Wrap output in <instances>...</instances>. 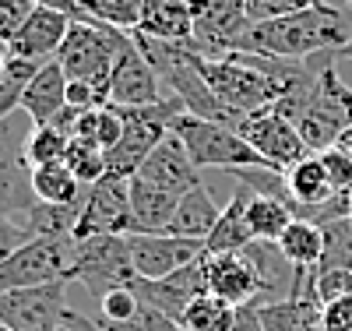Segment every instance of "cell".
Returning <instances> with one entry per match:
<instances>
[{"label":"cell","mask_w":352,"mask_h":331,"mask_svg":"<svg viewBox=\"0 0 352 331\" xmlns=\"http://www.w3.org/2000/svg\"><path fill=\"white\" fill-rule=\"evenodd\" d=\"M208 268V292L226 299L229 307L243 303H264V275L257 261L247 250H229V254H204Z\"/></svg>","instance_id":"cell-14"},{"label":"cell","mask_w":352,"mask_h":331,"mask_svg":"<svg viewBox=\"0 0 352 331\" xmlns=\"http://www.w3.org/2000/svg\"><path fill=\"white\" fill-rule=\"evenodd\" d=\"M124 32L99 21H71V32L56 53V64L64 67L67 81H88L99 92L102 106H109V74L113 56L120 46Z\"/></svg>","instance_id":"cell-5"},{"label":"cell","mask_w":352,"mask_h":331,"mask_svg":"<svg viewBox=\"0 0 352 331\" xmlns=\"http://www.w3.org/2000/svg\"><path fill=\"white\" fill-rule=\"evenodd\" d=\"M131 212H134V233H166V226L176 215V204L184 194L166 191L159 184H148L141 176H131Z\"/></svg>","instance_id":"cell-22"},{"label":"cell","mask_w":352,"mask_h":331,"mask_svg":"<svg viewBox=\"0 0 352 331\" xmlns=\"http://www.w3.org/2000/svg\"><path fill=\"white\" fill-rule=\"evenodd\" d=\"M162 99V81L148 56L141 53L131 32H124L120 46L113 56V74H109V106H152Z\"/></svg>","instance_id":"cell-12"},{"label":"cell","mask_w":352,"mask_h":331,"mask_svg":"<svg viewBox=\"0 0 352 331\" xmlns=\"http://www.w3.org/2000/svg\"><path fill=\"white\" fill-rule=\"evenodd\" d=\"M307 296H314L320 307L352 296V272H349V268H335V264L314 268V272L307 275Z\"/></svg>","instance_id":"cell-34"},{"label":"cell","mask_w":352,"mask_h":331,"mask_svg":"<svg viewBox=\"0 0 352 331\" xmlns=\"http://www.w3.org/2000/svg\"><path fill=\"white\" fill-rule=\"evenodd\" d=\"M32 233L25 229V222L11 219V215H0V261L11 257L14 250H21L25 244H32Z\"/></svg>","instance_id":"cell-42"},{"label":"cell","mask_w":352,"mask_h":331,"mask_svg":"<svg viewBox=\"0 0 352 331\" xmlns=\"http://www.w3.org/2000/svg\"><path fill=\"white\" fill-rule=\"evenodd\" d=\"M314 4L317 0H247V18L250 21H272V18H282V14L307 11Z\"/></svg>","instance_id":"cell-41"},{"label":"cell","mask_w":352,"mask_h":331,"mask_svg":"<svg viewBox=\"0 0 352 331\" xmlns=\"http://www.w3.org/2000/svg\"><path fill=\"white\" fill-rule=\"evenodd\" d=\"M257 307L264 331H320V303L314 296H285Z\"/></svg>","instance_id":"cell-25"},{"label":"cell","mask_w":352,"mask_h":331,"mask_svg":"<svg viewBox=\"0 0 352 331\" xmlns=\"http://www.w3.org/2000/svg\"><path fill=\"white\" fill-rule=\"evenodd\" d=\"M219 215H222V208L215 204L212 191L201 184V187H194V191H187V194L180 197V204H176V215H173V222L166 226V233H169V236H184V239H201V244H204V239L212 236Z\"/></svg>","instance_id":"cell-23"},{"label":"cell","mask_w":352,"mask_h":331,"mask_svg":"<svg viewBox=\"0 0 352 331\" xmlns=\"http://www.w3.org/2000/svg\"><path fill=\"white\" fill-rule=\"evenodd\" d=\"M141 180H148V184H159L166 191H176V194H187L194 187H201V169L194 166V159L187 156L184 141L176 138L173 131L155 145V152L144 159V166L138 169Z\"/></svg>","instance_id":"cell-18"},{"label":"cell","mask_w":352,"mask_h":331,"mask_svg":"<svg viewBox=\"0 0 352 331\" xmlns=\"http://www.w3.org/2000/svg\"><path fill=\"white\" fill-rule=\"evenodd\" d=\"M335 64L338 60H331V64L320 71L310 99L303 103L296 120H292L314 156L324 152V148H335L338 138L352 127V85L342 81Z\"/></svg>","instance_id":"cell-3"},{"label":"cell","mask_w":352,"mask_h":331,"mask_svg":"<svg viewBox=\"0 0 352 331\" xmlns=\"http://www.w3.org/2000/svg\"><path fill=\"white\" fill-rule=\"evenodd\" d=\"M71 138L88 141V145H99L102 152H109V148L124 138V120H120V113H116V106L85 109V113L78 116V124H74Z\"/></svg>","instance_id":"cell-30"},{"label":"cell","mask_w":352,"mask_h":331,"mask_svg":"<svg viewBox=\"0 0 352 331\" xmlns=\"http://www.w3.org/2000/svg\"><path fill=\"white\" fill-rule=\"evenodd\" d=\"M247 219H250V233L261 244H278L282 233L289 229L292 222V208L282 201V197H272V194H250V208H247Z\"/></svg>","instance_id":"cell-29"},{"label":"cell","mask_w":352,"mask_h":331,"mask_svg":"<svg viewBox=\"0 0 352 331\" xmlns=\"http://www.w3.org/2000/svg\"><path fill=\"white\" fill-rule=\"evenodd\" d=\"M320 229H324V261L320 264H335V268H349L352 272V222L335 219Z\"/></svg>","instance_id":"cell-36"},{"label":"cell","mask_w":352,"mask_h":331,"mask_svg":"<svg viewBox=\"0 0 352 331\" xmlns=\"http://www.w3.org/2000/svg\"><path fill=\"white\" fill-rule=\"evenodd\" d=\"M349 39H352V8L317 0L307 11L282 14L272 21H254L240 53L307 60L317 53H338Z\"/></svg>","instance_id":"cell-1"},{"label":"cell","mask_w":352,"mask_h":331,"mask_svg":"<svg viewBox=\"0 0 352 331\" xmlns=\"http://www.w3.org/2000/svg\"><path fill=\"white\" fill-rule=\"evenodd\" d=\"M60 331H71V328H67V324H64V328H60Z\"/></svg>","instance_id":"cell-52"},{"label":"cell","mask_w":352,"mask_h":331,"mask_svg":"<svg viewBox=\"0 0 352 331\" xmlns=\"http://www.w3.org/2000/svg\"><path fill=\"white\" fill-rule=\"evenodd\" d=\"M278 250L292 268L314 272V268H320V261H324V229L317 222H307V219H292L289 229L278 239Z\"/></svg>","instance_id":"cell-26"},{"label":"cell","mask_w":352,"mask_h":331,"mask_svg":"<svg viewBox=\"0 0 352 331\" xmlns=\"http://www.w3.org/2000/svg\"><path fill=\"white\" fill-rule=\"evenodd\" d=\"M131 289H134V296L141 299V303H148V307L162 310L166 317L180 321L184 310L194 303V299L208 292V268H204V254L197 261H190L187 268H180V272H173L169 279H159V282L134 279Z\"/></svg>","instance_id":"cell-15"},{"label":"cell","mask_w":352,"mask_h":331,"mask_svg":"<svg viewBox=\"0 0 352 331\" xmlns=\"http://www.w3.org/2000/svg\"><path fill=\"white\" fill-rule=\"evenodd\" d=\"M320 331H352V296L320 307Z\"/></svg>","instance_id":"cell-43"},{"label":"cell","mask_w":352,"mask_h":331,"mask_svg":"<svg viewBox=\"0 0 352 331\" xmlns=\"http://www.w3.org/2000/svg\"><path fill=\"white\" fill-rule=\"evenodd\" d=\"M67 32H71V18L67 14L50 11V8H36L32 18L18 28V36L4 50L11 56L32 60V64H50V60H56V53H60Z\"/></svg>","instance_id":"cell-17"},{"label":"cell","mask_w":352,"mask_h":331,"mask_svg":"<svg viewBox=\"0 0 352 331\" xmlns=\"http://www.w3.org/2000/svg\"><path fill=\"white\" fill-rule=\"evenodd\" d=\"M81 204H46V201H36V208L21 222H25V229L32 233L36 239L39 236L43 239H74Z\"/></svg>","instance_id":"cell-28"},{"label":"cell","mask_w":352,"mask_h":331,"mask_svg":"<svg viewBox=\"0 0 352 331\" xmlns=\"http://www.w3.org/2000/svg\"><path fill=\"white\" fill-rule=\"evenodd\" d=\"M134 261L127 250V236H92L74 239V257L67 282H78L96 299L113 289H131L134 282Z\"/></svg>","instance_id":"cell-6"},{"label":"cell","mask_w":352,"mask_h":331,"mask_svg":"<svg viewBox=\"0 0 352 331\" xmlns=\"http://www.w3.org/2000/svg\"><path fill=\"white\" fill-rule=\"evenodd\" d=\"M173 134L184 141L187 156L194 159L197 169H268L264 159L247 145V138L236 127L212 124L194 113H180L173 120Z\"/></svg>","instance_id":"cell-4"},{"label":"cell","mask_w":352,"mask_h":331,"mask_svg":"<svg viewBox=\"0 0 352 331\" xmlns=\"http://www.w3.org/2000/svg\"><path fill=\"white\" fill-rule=\"evenodd\" d=\"M338 148H342V152H345V156L352 159V127H349V131H345V134L338 138Z\"/></svg>","instance_id":"cell-47"},{"label":"cell","mask_w":352,"mask_h":331,"mask_svg":"<svg viewBox=\"0 0 352 331\" xmlns=\"http://www.w3.org/2000/svg\"><path fill=\"white\" fill-rule=\"evenodd\" d=\"M201 74L215 92V99L243 120L278 103V81L272 78L261 53L201 56Z\"/></svg>","instance_id":"cell-2"},{"label":"cell","mask_w":352,"mask_h":331,"mask_svg":"<svg viewBox=\"0 0 352 331\" xmlns=\"http://www.w3.org/2000/svg\"><path fill=\"white\" fill-rule=\"evenodd\" d=\"M36 4L39 8H50V11H60L71 21H88V14L81 11V0H36Z\"/></svg>","instance_id":"cell-45"},{"label":"cell","mask_w":352,"mask_h":331,"mask_svg":"<svg viewBox=\"0 0 352 331\" xmlns=\"http://www.w3.org/2000/svg\"><path fill=\"white\" fill-rule=\"evenodd\" d=\"M67 310V282L0 292V324L8 331H60Z\"/></svg>","instance_id":"cell-9"},{"label":"cell","mask_w":352,"mask_h":331,"mask_svg":"<svg viewBox=\"0 0 352 331\" xmlns=\"http://www.w3.org/2000/svg\"><path fill=\"white\" fill-rule=\"evenodd\" d=\"M127 250L134 261V275L138 279H169L173 272L187 268L204 254L201 239H184V236H169V233H131L127 236Z\"/></svg>","instance_id":"cell-13"},{"label":"cell","mask_w":352,"mask_h":331,"mask_svg":"<svg viewBox=\"0 0 352 331\" xmlns=\"http://www.w3.org/2000/svg\"><path fill=\"white\" fill-rule=\"evenodd\" d=\"M4 127H8V124H0V131H4Z\"/></svg>","instance_id":"cell-54"},{"label":"cell","mask_w":352,"mask_h":331,"mask_svg":"<svg viewBox=\"0 0 352 331\" xmlns=\"http://www.w3.org/2000/svg\"><path fill=\"white\" fill-rule=\"evenodd\" d=\"M345 219H349V222H352V194H349V215H345Z\"/></svg>","instance_id":"cell-50"},{"label":"cell","mask_w":352,"mask_h":331,"mask_svg":"<svg viewBox=\"0 0 352 331\" xmlns=\"http://www.w3.org/2000/svg\"><path fill=\"white\" fill-rule=\"evenodd\" d=\"M4 67H8V50H0V81H4Z\"/></svg>","instance_id":"cell-49"},{"label":"cell","mask_w":352,"mask_h":331,"mask_svg":"<svg viewBox=\"0 0 352 331\" xmlns=\"http://www.w3.org/2000/svg\"><path fill=\"white\" fill-rule=\"evenodd\" d=\"M134 233V212H131V184L127 180H99L88 187L74 239H92V236H131Z\"/></svg>","instance_id":"cell-11"},{"label":"cell","mask_w":352,"mask_h":331,"mask_svg":"<svg viewBox=\"0 0 352 331\" xmlns=\"http://www.w3.org/2000/svg\"><path fill=\"white\" fill-rule=\"evenodd\" d=\"M74 257V239H32L11 257L0 261V292L32 289L46 282H67Z\"/></svg>","instance_id":"cell-7"},{"label":"cell","mask_w":352,"mask_h":331,"mask_svg":"<svg viewBox=\"0 0 352 331\" xmlns=\"http://www.w3.org/2000/svg\"><path fill=\"white\" fill-rule=\"evenodd\" d=\"M285 187H289V208L292 212H300V208H320L331 197H338L317 156H307L292 169H285Z\"/></svg>","instance_id":"cell-24"},{"label":"cell","mask_w":352,"mask_h":331,"mask_svg":"<svg viewBox=\"0 0 352 331\" xmlns=\"http://www.w3.org/2000/svg\"><path fill=\"white\" fill-rule=\"evenodd\" d=\"M36 8V0H0V46H8L18 36V28L32 18Z\"/></svg>","instance_id":"cell-39"},{"label":"cell","mask_w":352,"mask_h":331,"mask_svg":"<svg viewBox=\"0 0 352 331\" xmlns=\"http://www.w3.org/2000/svg\"><path fill=\"white\" fill-rule=\"evenodd\" d=\"M240 134L247 138V145L264 159V166L275 169V173H285L292 169L300 159L314 156L307 141L300 138L296 124L289 116H282L278 109H261V113H250L243 124H240Z\"/></svg>","instance_id":"cell-10"},{"label":"cell","mask_w":352,"mask_h":331,"mask_svg":"<svg viewBox=\"0 0 352 331\" xmlns=\"http://www.w3.org/2000/svg\"><path fill=\"white\" fill-rule=\"evenodd\" d=\"M232 310H236V307H229L226 299L204 292V296H197L194 303L184 310L180 328L184 331H226L229 321H232Z\"/></svg>","instance_id":"cell-33"},{"label":"cell","mask_w":352,"mask_h":331,"mask_svg":"<svg viewBox=\"0 0 352 331\" xmlns=\"http://www.w3.org/2000/svg\"><path fill=\"white\" fill-rule=\"evenodd\" d=\"M67 145H71V138L64 131H56L53 124H43L21 138V156H25L28 169H36V166H50V162H64Z\"/></svg>","instance_id":"cell-31"},{"label":"cell","mask_w":352,"mask_h":331,"mask_svg":"<svg viewBox=\"0 0 352 331\" xmlns=\"http://www.w3.org/2000/svg\"><path fill=\"white\" fill-rule=\"evenodd\" d=\"M106 331H184V328H180V321L166 317L162 310H155V307H148V303H141L138 314H134L127 324H116V328H106Z\"/></svg>","instance_id":"cell-40"},{"label":"cell","mask_w":352,"mask_h":331,"mask_svg":"<svg viewBox=\"0 0 352 331\" xmlns=\"http://www.w3.org/2000/svg\"><path fill=\"white\" fill-rule=\"evenodd\" d=\"M335 60H352V39H349V43H345V46L335 53Z\"/></svg>","instance_id":"cell-48"},{"label":"cell","mask_w":352,"mask_h":331,"mask_svg":"<svg viewBox=\"0 0 352 331\" xmlns=\"http://www.w3.org/2000/svg\"><path fill=\"white\" fill-rule=\"evenodd\" d=\"M194 18V50L201 56H229L240 53L250 32L247 0H187Z\"/></svg>","instance_id":"cell-8"},{"label":"cell","mask_w":352,"mask_h":331,"mask_svg":"<svg viewBox=\"0 0 352 331\" xmlns=\"http://www.w3.org/2000/svg\"><path fill=\"white\" fill-rule=\"evenodd\" d=\"M64 324H67L71 331H106V328H102L99 321H92V317H85V314H78V310H67Z\"/></svg>","instance_id":"cell-46"},{"label":"cell","mask_w":352,"mask_h":331,"mask_svg":"<svg viewBox=\"0 0 352 331\" xmlns=\"http://www.w3.org/2000/svg\"><path fill=\"white\" fill-rule=\"evenodd\" d=\"M36 208L32 194V169L21 156V141L4 127L0 131V215L25 219Z\"/></svg>","instance_id":"cell-16"},{"label":"cell","mask_w":352,"mask_h":331,"mask_svg":"<svg viewBox=\"0 0 352 331\" xmlns=\"http://www.w3.org/2000/svg\"><path fill=\"white\" fill-rule=\"evenodd\" d=\"M226 331H264V321H261V307L257 303H243L232 310V321Z\"/></svg>","instance_id":"cell-44"},{"label":"cell","mask_w":352,"mask_h":331,"mask_svg":"<svg viewBox=\"0 0 352 331\" xmlns=\"http://www.w3.org/2000/svg\"><path fill=\"white\" fill-rule=\"evenodd\" d=\"M320 166H324L328 180H331V187L335 194H352V159L342 152V148H324V152H317Z\"/></svg>","instance_id":"cell-38"},{"label":"cell","mask_w":352,"mask_h":331,"mask_svg":"<svg viewBox=\"0 0 352 331\" xmlns=\"http://www.w3.org/2000/svg\"><path fill=\"white\" fill-rule=\"evenodd\" d=\"M342 4H345V8H352V0H342Z\"/></svg>","instance_id":"cell-51"},{"label":"cell","mask_w":352,"mask_h":331,"mask_svg":"<svg viewBox=\"0 0 352 331\" xmlns=\"http://www.w3.org/2000/svg\"><path fill=\"white\" fill-rule=\"evenodd\" d=\"M32 194L46 204H81L88 187L78 184V176L67 169V162H50L32 169Z\"/></svg>","instance_id":"cell-27"},{"label":"cell","mask_w":352,"mask_h":331,"mask_svg":"<svg viewBox=\"0 0 352 331\" xmlns=\"http://www.w3.org/2000/svg\"><path fill=\"white\" fill-rule=\"evenodd\" d=\"M141 307V299L134 296V289H113L106 296H99V324L102 328H116V324H127Z\"/></svg>","instance_id":"cell-37"},{"label":"cell","mask_w":352,"mask_h":331,"mask_svg":"<svg viewBox=\"0 0 352 331\" xmlns=\"http://www.w3.org/2000/svg\"><path fill=\"white\" fill-rule=\"evenodd\" d=\"M64 162H67V169L78 176L81 187H96L99 180H106V152H102L99 145H88V141L71 138Z\"/></svg>","instance_id":"cell-35"},{"label":"cell","mask_w":352,"mask_h":331,"mask_svg":"<svg viewBox=\"0 0 352 331\" xmlns=\"http://www.w3.org/2000/svg\"><path fill=\"white\" fill-rule=\"evenodd\" d=\"M64 106H67V74L56 60H50L28 81L25 96H21V109L28 113L32 127H43V124H53Z\"/></svg>","instance_id":"cell-19"},{"label":"cell","mask_w":352,"mask_h":331,"mask_svg":"<svg viewBox=\"0 0 352 331\" xmlns=\"http://www.w3.org/2000/svg\"><path fill=\"white\" fill-rule=\"evenodd\" d=\"M250 187L236 184L229 204L222 208V215L212 229V236L204 239V254H229V250H247L250 244H257L254 233H250V219H247V208H250Z\"/></svg>","instance_id":"cell-20"},{"label":"cell","mask_w":352,"mask_h":331,"mask_svg":"<svg viewBox=\"0 0 352 331\" xmlns=\"http://www.w3.org/2000/svg\"><path fill=\"white\" fill-rule=\"evenodd\" d=\"M141 8L144 0H81V11L88 14V21L120 28V32H134L141 21Z\"/></svg>","instance_id":"cell-32"},{"label":"cell","mask_w":352,"mask_h":331,"mask_svg":"<svg viewBox=\"0 0 352 331\" xmlns=\"http://www.w3.org/2000/svg\"><path fill=\"white\" fill-rule=\"evenodd\" d=\"M134 32L159 43H194V18L187 0H144Z\"/></svg>","instance_id":"cell-21"},{"label":"cell","mask_w":352,"mask_h":331,"mask_svg":"<svg viewBox=\"0 0 352 331\" xmlns=\"http://www.w3.org/2000/svg\"><path fill=\"white\" fill-rule=\"evenodd\" d=\"M0 331H8V328H4V324H0Z\"/></svg>","instance_id":"cell-53"}]
</instances>
